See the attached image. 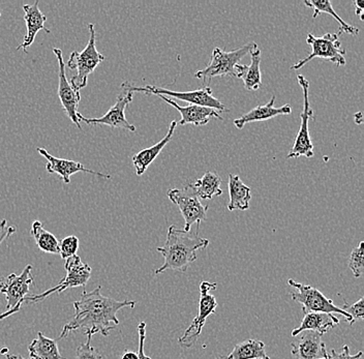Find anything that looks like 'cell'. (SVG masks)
Instances as JSON below:
<instances>
[{
	"instance_id": "484cf974",
	"label": "cell",
	"mask_w": 364,
	"mask_h": 359,
	"mask_svg": "<svg viewBox=\"0 0 364 359\" xmlns=\"http://www.w3.org/2000/svg\"><path fill=\"white\" fill-rule=\"evenodd\" d=\"M226 359H270L265 351V344L259 340L239 343Z\"/></svg>"
},
{
	"instance_id": "74e56055",
	"label": "cell",
	"mask_w": 364,
	"mask_h": 359,
	"mask_svg": "<svg viewBox=\"0 0 364 359\" xmlns=\"http://www.w3.org/2000/svg\"><path fill=\"white\" fill-rule=\"evenodd\" d=\"M122 359H139L138 353L133 351H125L122 354Z\"/></svg>"
},
{
	"instance_id": "836d02e7",
	"label": "cell",
	"mask_w": 364,
	"mask_h": 359,
	"mask_svg": "<svg viewBox=\"0 0 364 359\" xmlns=\"http://www.w3.org/2000/svg\"><path fill=\"white\" fill-rule=\"evenodd\" d=\"M363 352L360 351L355 355L350 354V348L348 345H345L343 348V352L338 353L336 350H331V354H330V359H360L363 358Z\"/></svg>"
},
{
	"instance_id": "d590c367",
	"label": "cell",
	"mask_w": 364,
	"mask_h": 359,
	"mask_svg": "<svg viewBox=\"0 0 364 359\" xmlns=\"http://www.w3.org/2000/svg\"><path fill=\"white\" fill-rule=\"evenodd\" d=\"M353 4L355 6V14L359 16L361 21H363L364 16V0H354Z\"/></svg>"
},
{
	"instance_id": "2e32d148",
	"label": "cell",
	"mask_w": 364,
	"mask_h": 359,
	"mask_svg": "<svg viewBox=\"0 0 364 359\" xmlns=\"http://www.w3.org/2000/svg\"><path fill=\"white\" fill-rule=\"evenodd\" d=\"M38 154L44 156L47 160L46 169L49 173L58 175L65 185L70 183V177L73 175L79 173V172H85L97 175V176L102 177V178H112L110 174L101 173V172L93 171V170L87 169L83 164L75 162V161L65 160V159L55 158V156L50 154L45 149H38Z\"/></svg>"
},
{
	"instance_id": "9c48e42d",
	"label": "cell",
	"mask_w": 364,
	"mask_h": 359,
	"mask_svg": "<svg viewBox=\"0 0 364 359\" xmlns=\"http://www.w3.org/2000/svg\"><path fill=\"white\" fill-rule=\"evenodd\" d=\"M168 198L181 210L184 219V231L190 232L193 224L200 227V223L206 219L208 206L202 203L200 198L193 192L191 183H186L182 188L169 190Z\"/></svg>"
},
{
	"instance_id": "83f0119b",
	"label": "cell",
	"mask_w": 364,
	"mask_h": 359,
	"mask_svg": "<svg viewBox=\"0 0 364 359\" xmlns=\"http://www.w3.org/2000/svg\"><path fill=\"white\" fill-rule=\"evenodd\" d=\"M31 235L41 251L49 254H59V242L55 235L46 230L40 220H34L31 226Z\"/></svg>"
},
{
	"instance_id": "4316f807",
	"label": "cell",
	"mask_w": 364,
	"mask_h": 359,
	"mask_svg": "<svg viewBox=\"0 0 364 359\" xmlns=\"http://www.w3.org/2000/svg\"><path fill=\"white\" fill-rule=\"evenodd\" d=\"M304 4H306L307 8L314 10V19L317 18L320 14H328L331 17H333L334 19L338 22V24H340V31H338L340 35L343 33L351 36L359 35V29L357 28V27L352 26V25L348 24L347 22L343 21L340 16L336 14V11H334L331 2L323 1V0H318V1H315V0H306V1H304Z\"/></svg>"
},
{
	"instance_id": "ab89813d",
	"label": "cell",
	"mask_w": 364,
	"mask_h": 359,
	"mask_svg": "<svg viewBox=\"0 0 364 359\" xmlns=\"http://www.w3.org/2000/svg\"><path fill=\"white\" fill-rule=\"evenodd\" d=\"M6 359H25L21 355H6ZM31 359V358H29Z\"/></svg>"
},
{
	"instance_id": "4fadbf2b",
	"label": "cell",
	"mask_w": 364,
	"mask_h": 359,
	"mask_svg": "<svg viewBox=\"0 0 364 359\" xmlns=\"http://www.w3.org/2000/svg\"><path fill=\"white\" fill-rule=\"evenodd\" d=\"M33 267L27 265L22 274H11L0 278V293L6 299V311L13 310L19 304H23L25 297L28 296L31 286L34 281L31 274Z\"/></svg>"
},
{
	"instance_id": "f1b7e54d",
	"label": "cell",
	"mask_w": 364,
	"mask_h": 359,
	"mask_svg": "<svg viewBox=\"0 0 364 359\" xmlns=\"http://www.w3.org/2000/svg\"><path fill=\"white\" fill-rule=\"evenodd\" d=\"M363 245V242H359L350 256L349 268L352 270L355 278H360L364 274Z\"/></svg>"
},
{
	"instance_id": "7402d4cb",
	"label": "cell",
	"mask_w": 364,
	"mask_h": 359,
	"mask_svg": "<svg viewBox=\"0 0 364 359\" xmlns=\"http://www.w3.org/2000/svg\"><path fill=\"white\" fill-rule=\"evenodd\" d=\"M338 324H340V318L332 314L307 313L304 314L300 326L293 329L291 336H296L304 331H316L324 336L330 329L334 328Z\"/></svg>"
},
{
	"instance_id": "6da1fadb",
	"label": "cell",
	"mask_w": 364,
	"mask_h": 359,
	"mask_svg": "<svg viewBox=\"0 0 364 359\" xmlns=\"http://www.w3.org/2000/svg\"><path fill=\"white\" fill-rule=\"evenodd\" d=\"M102 287L82 293L79 301L74 302L75 317L63 326L59 338H67L74 331L83 329L84 335L95 336L97 333L108 336L111 331L119 324L117 313L122 309L135 308L136 301H118L104 296Z\"/></svg>"
},
{
	"instance_id": "e575fe53",
	"label": "cell",
	"mask_w": 364,
	"mask_h": 359,
	"mask_svg": "<svg viewBox=\"0 0 364 359\" xmlns=\"http://www.w3.org/2000/svg\"><path fill=\"white\" fill-rule=\"evenodd\" d=\"M16 231L17 228L15 226H9L8 220H2L0 222V244L8 240Z\"/></svg>"
},
{
	"instance_id": "4dcf8cb0",
	"label": "cell",
	"mask_w": 364,
	"mask_h": 359,
	"mask_svg": "<svg viewBox=\"0 0 364 359\" xmlns=\"http://www.w3.org/2000/svg\"><path fill=\"white\" fill-rule=\"evenodd\" d=\"M91 338L92 336H87L86 343L77 348L76 359H102L101 352L91 346Z\"/></svg>"
},
{
	"instance_id": "603a6c76",
	"label": "cell",
	"mask_w": 364,
	"mask_h": 359,
	"mask_svg": "<svg viewBox=\"0 0 364 359\" xmlns=\"http://www.w3.org/2000/svg\"><path fill=\"white\" fill-rule=\"evenodd\" d=\"M228 188H229L230 195L228 209L230 211L247 210L250 208V199H252L250 188L243 183L238 175L229 174Z\"/></svg>"
},
{
	"instance_id": "3957f363",
	"label": "cell",
	"mask_w": 364,
	"mask_h": 359,
	"mask_svg": "<svg viewBox=\"0 0 364 359\" xmlns=\"http://www.w3.org/2000/svg\"><path fill=\"white\" fill-rule=\"evenodd\" d=\"M88 31L90 40L87 45L81 52L73 51L67 63L68 69L77 70V74L70 78V83L78 92L87 86L88 77L91 73L105 60V56L97 49L95 25L88 24Z\"/></svg>"
},
{
	"instance_id": "ba28073f",
	"label": "cell",
	"mask_w": 364,
	"mask_h": 359,
	"mask_svg": "<svg viewBox=\"0 0 364 359\" xmlns=\"http://www.w3.org/2000/svg\"><path fill=\"white\" fill-rule=\"evenodd\" d=\"M65 268L67 270V276L61 279L60 283L51 289L45 291L41 294L28 295L25 297L23 302L26 304H36L44 301L50 295L57 293L60 294L63 291L70 288L82 287L85 290L86 284L88 283L91 277V267L86 263L82 262L79 256L70 257L65 261Z\"/></svg>"
},
{
	"instance_id": "52a82bcc",
	"label": "cell",
	"mask_w": 364,
	"mask_h": 359,
	"mask_svg": "<svg viewBox=\"0 0 364 359\" xmlns=\"http://www.w3.org/2000/svg\"><path fill=\"white\" fill-rule=\"evenodd\" d=\"M306 43L311 46V53L293 65L291 70H300L314 58L326 59L336 67H343L346 65V50L341 48L338 33H328L320 38L309 33Z\"/></svg>"
},
{
	"instance_id": "9a60e30c",
	"label": "cell",
	"mask_w": 364,
	"mask_h": 359,
	"mask_svg": "<svg viewBox=\"0 0 364 359\" xmlns=\"http://www.w3.org/2000/svg\"><path fill=\"white\" fill-rule=\"evenodd\" d=\"M291 353L297 359H330L323 336L316 331H304L294 336Z\"/></svg>"
},
{
	"instance_id": "f546056e",
	"label": "cell",
	"mask_w": 364,
	"mask_h": 359,
	"mask_svg": "<svg viewBox=\"0 0 364 359\" xmlns=\"http://www.w3.org/2000/svg\"><path fill=\"white\" fill-rule=\"evenodd\" d=\"M79 238L75 235L68 236L59 242V255L63 260L77 255L79 249Z\"/></svg>"
},
{
	"instance_id": "277c9868",
	"label": "cell",
	"mask_w": 364,
	"mask_h": 359,
	"mask_svg": "<svg viewBox=\"0 0 364 359\" xmlns=\"http://www.w3.org/2000/svg\"><path fill=\"white\" fill-rule=\"evenodd\" d=\"M258 48L257 43L250 42L245 46L226 52L220 48H215L211 54V60L205 69L198 70L195 74L197 79H202L203 83H208L215 77H235V68L241 59Z\"/></svg>"
},
{
	"instance_id": "d6986e66",
	"label": "cell",
	"mask_w": 364,
	"mask_h": 359,
	"mask_svg": "<svg viewBox=\"0 0 364 359\" xmlns=\"http://www.w3.org/2000/svg\"><path fill=\"white\" fill-rule=\"evenodd\" d=\"M274 103L275 97L273 95L269 103L255 107L249 112L234 120V126L241 129L245 128V124H252V122H265V120L272 119L275 116L290 115L292 113L290 105H284L283 107L277 108L274 107Z\"/></svg>"
},
{
	"instance_id": "d4e9b609",
	"label": "cell",
	"mask_w": 364,
	"mask_h": 359,
	"mask_svg": "<svg viewBox=\"0 0 364 359\" xmlns=\"http://www.w3.org/2000/svg\"><path fill=\"white\" fill-rule=\"evenodd\" d=\"M222 178L215 172H206L201 177L197 179L195 183H191L193 192L196 193L200 199L211 200L213 197H218L223 194Z\"/></svg>"
},
{
	"instance_id": "1f68e13d",
	"label": "cell",
	"mask_w": 364,
	"mask_h": 359,
	"mask_svg": "<svg viewBox=\"0 0 364 359\" xmlns=\"http://www.w3.org/2000/svg\"><path fill=\"white\" fill-rule=\"evenodd\" d=\"M341 310L345 311L352 318L353 324L356 320L363 319L364 317V297L361 296L358 301L349 304L347 302L341 306Z\"/></svg>"
},
{
	"instance_id": "44dd1931",
	"label": "cell",
	"mask_w": 364,
	"mask_h": 359,
	"mask_svg": "<svg viewBox=\"0 0 364 359\" xmlns=\"http://www.w3.org/2000/svg\"><path fill=\"white\" fill-rule=\"evenodd\" d=\"M250 63L236 65L235 77L242 79L245 90L249 92L258 90L262 85L261 51L259 48L250 52Z\"/></svg>"
},
{
	"instance_id": "7a4b0ae2",
	"label": "cell",
	"mask_w": 364,
	"mask_h": 359,
	"mask_svg": "<svg viewBox=\"0 0 364 359\" xmlns=\"http://www.w3.org/2000/svg\"><path fill=\"white\" fill-rule=\"evenodd\" d=\"M208 245L209 240L200 237L198 233L192 234L191 231L186 232L172 225L168 230L165 245L156 249L165 259V262L154 274H163L169 269L186 272L197 260L198 250L206 249Z\"/></svg>"
},
{
	"instance_id": "8d00e7d4",
	"label": "cell",
	"mask_w": 364,
	"mask_h": 359,
	"mask_svg": "<svg viewBox=\"0 0 364 359\" xmlns=\"http://www.w3.org/2000/svg\"><path fill=\"white\" fill-rule=\"evenodd\" d=\"M21 306L22 304H19L15 309H13V310L6 311V312L0 314V321H2V320L6 319V318L11 317V316L15 315L16 313L19 312V311L21 310Z\"/></svg>"
},
{
	"instance_id": "8992f818",
	"label": "cell",
	"mask_w": 364,
	"mask_h": 359,
	"mask_svg": "<svg viewBox=\"0 0 364 359\" xmlns=\"http://www.w3.org/2000/svg\"><path fill=\"white\" fill-rule=\"evenodd\" d=\"M288 284L295 288L296 292L291 293L293 301L302 304L304 314L307 313H327L336 314L343 316L346 321L353 325L352 318L345 311L341 310L340 306H336L331 299H327L325 295L317 288L311 287L309 285L298 283L294 279H289Z\"/></svg>"
},
{
	"instance_id": "7c38bea8",
	"label": "cell",
	"mask_w": 364,
	"mask_h": 359,
	"mask_svg": "<svg viewBox=\"0 0 364 359\" xmlns=\"http://www.w3.org/2000/svg\"><path fill=\"white\" fill-rule=\"evenodd\" d=\"M134 92L122 90L118 95L115 104L109 109L106 114L99 118H86L79 113V122H84L87 126L104 124L112 129H124L129 132H136V127L129 124L125 117V109L133 102Z\"/></svg>"
},
{
	"instance_id": "e0dca14e",
	"label": "cell",
	"mask_w": 364,
	"mask_h": 359,
	"mask_svg": "<svg viewBox=\"0 0 364 359\" xmlns=\"http://www.w3.org/2000/svg\"><path fill=\"white\" fill-rule=\"evenodd\" d=\"M166 103L170 104L174 107L179 113H181V119L177 122V124L186 126V124H193V126H205L208 124L213 118L215 119L223 120L222 116L216 110L207 107L197 106V105H188V106H179L176 102L169 99V97H164V95H158Z\"/></svg>"
},
{
	"instance_id": "d6a6232c",
	"label": "cell",
	"mask_w": 364,
	"mask_h": 359,
	"mask_svg": "<svg viewBox=\"0 0 364 359\" xmlns=\"http://www.w3.org/2000/svg\"><path fill=\"white\" fill-rule=\"evenodd\" d=\"M139 333V359H151L146 356L144 352L145 340H146V323L145 322H140L138 325Z\"/></svg>"
},
{
	"instance_id": "ffe728a7",
	"label": "cell",
	"mask_w": 364,
	"mask_h": 359,
	"mask_svg": "<svg viewBox=\"0 0 364 359\" xmlns=\"http://www.w3.org/2000/svg\"><path fill=\"white\" fill-rule=\"evenodd\" d=\"M177 126H178V124H177L176 120H173V122H171L169 129H168V133L166 134L163 139L159 141L156 144L152 145V146L148 147V149H142V151H139L138 154H134L133 164L138 176L144 174L148 167L158 158L161 151L165 149L166 145L172 139Z\"/></svg>"
},
{
	"instance_id": "30bf717a",
	"label": "cell",
	"mask_w": 364,
	"mask_h": 359,
	"mask_svg": "<svg viewBox=\"0 0 364 359\" xmlns=\"http://www.w3.org/2000/svg\"><path fill=\"white\" fill-rule=\"evenodd\" d=\"M218 287V284L210 283V282L203 281L200 285V301L199 311L197 316L193 320L192 323L186 329L183 336L178 340L179 345L183 348H191L195 346L198 338L201 335L207 318L215 313L218 302L215 297L209 293L210 290H215Z\"/></svg>"
},
{
	"instance_id": "5b68a950",
	"label": "cell",
	"mask_w": 364,
	"mask_h": 359,
	"mask_svg": "<svg viewBox=\"0 0 364 359\" xmlns=\"http://www.w3.org/2000/svg\"><path fill=\"white\" fill-rule=\"evenodd\" d=\"M122 90H129L132 92H144L146 95H164V97H174L181 101L188 102L190 105H197V106L207 107V108L213 109V110L220 111V112H228V109L220 100L213 95V90L208 86H205L200 90H193V92H173V90H166V88L158 87V86L147 85L144 87H136L132 85L129 82H124L122 85Z\"/></svg>"
},
{
	"instance_id": "cb8c5ba5",
	"label": "cell",
	"mask_w": 364,
	"mask_h": 359,
	"mask_svg": "<svg viewBox=\"0 0 364 359\" xmlns=\"http://www.w3.org/2000/svg\"><path fill=\"white\" fill-rule=\"evenodd\" d=\"M31 359H65L59 352L57 341L38 333L28 347Z\"/></svg>"
},
{
	"instance_id": "60d3db41",
	"label": "cell",
	"mask_w": 364,
	"mask_h": 359,
	"mask_svg": "<svg viewBox=\"0 0 364 359\" xmlns=\"http://www.w3.org/2000/svg\"><path fill=\"white\" fill-rule=\"evenodd\" d=\"M0 16H1V13H0Z\"/></svg>"
},
{
	"instance_id": "8fae6325",
	"label": "cell",
	"mask_w": 364,
	"mask_h": 359,
	"mask_svg": "<svg viewBox=\"0 0 364 359\" xmlns=\"http://www.w3.org/2000/svg\"><path fill=\"white\" fill-rule=\"evenodd\" d=\"M297 81L300 87L302 88V93H304V110L300 114L301 124H300L299 129H298L297 135H296L294 145H293L291 151L289 152L288 158L295 159L304 156L309 159L315 154L309 129V119L313 118L314 116V111L311 110V106H309V81L302 75H297Z\"/></svg>"
},
{
	"instance_id": "ac0fdd59",
	"label": "cell",
	"mask_w": 364,
	"mask_h": 359,
	"mask_svg": "<svg viewBox=\"0 0 364 359\" xmlns=\"http://www.w3.org/2000/svg\"><path fill=\"white\" fill-rule=\"evenodd\" d=\"M23 10H24V21L26 23L27 31L17 50H23L27 53V48L33 44L34 38L38 31H44L47 33H51V31L45 26L47 16L38 8V1L33 4H24Z\"/></svg>"
},
{
	"instance_id": "5bb4252c",
	"label": "cell",
	"mask_w": 364,
	"mask_h": 359,
	"mask_svg": "<svg viewBox=\"0 0 364 359\" xmlns=\"http://www.w3.org/2000/svg\"><path fill=\"white\" fill-rule=\"evenodd\" d=\"M53 53L55 54L58 61V97L63 109L67 112L68 117L76 124L77 128L81 129L79 122L78 107L81 101V95L78 90H75L68 80L65 74V63L63 61V51L58 48H54Z\"/></svg>"
},
{
	"instance_id": "f35d334b",
	"label": "cell",
	"mask_w": 364,
	"mask_h": 359,
	"mask_svg": "<svg viewBox=\"0 0 364 359\" xmlns=\"http://www.w3.org/2000/svg\"><path fill=\"white\" fill-rule=\"evenodd\" d=\"M355 122H356L357 124H363V113L359 112L357 114H355Z\"/></svg>"
}]
</instances>
